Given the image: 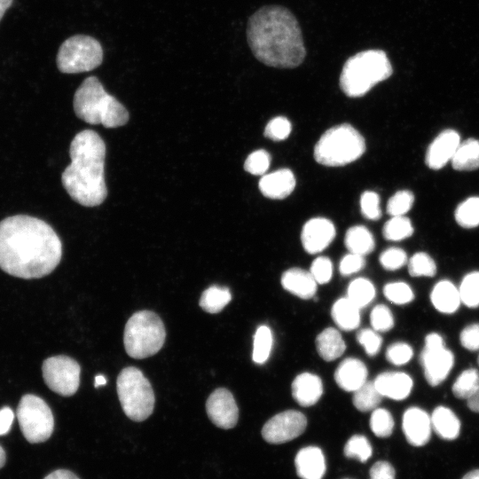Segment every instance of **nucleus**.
Listing matches in <instances>:
<instances>
[{
    "mask_svg": "<svg viewBox=\"0 0 479 479\" xmlns=\"http://www.w3.org/2000/svg\"><path fill=\"white\" fill-rule=\"evenodd\" d=\"M62 255L60 239L42 219L16 215L0 222V269L21 279L50 274Z\"/></svg>",
    "mask_w": 479,
    "mask_h": 479,
    "instance_id": "f257e3e1",
    "label": "nucleus"
},
{
    "mask_svg": "<svg viewBox=\"0 0 479 479\" xmlns=\"http://www.w3.org/2000/svg\"><path fill=\"white\" fill-rule=\"evenodd\" d=\"M247 39L255 58L268 67L294 68L307 54L299 22L284 6H263L252 14Z\"/></svg>",
    "mask_w": 479,
    "mask_h": 479,
    "instance_id": "f03ea898",
    "label": "nucleus"
},
{
    "mask_svg": "<svg viewBox=\"0 0 479 479\" xmlns=\"http://www.w3.org/2000/svg\"><path fill=\"white\" fill-rule=\"evenodd\" d=\"M69 155L71 162L61 175L65 190L73 200L84 207L100 205L107 195L104 140L94 130H84L73 138Z\"/></svg>",
    "mask_w": 479,
    "mask_h": 479,
    "instance_id": "7ed1b4c3",
    "label": "nucleus"
},
{
    "mask_svg": "<svg viewBox=\"0 0 479 479\" xmlns=\"http://www.w3.org/2000/svg\"><path fill=\"white\" fill-rule=\"evenodd\" d=\"M74 110L78 118L89 124L117 128L129 121V112L108 94L95 76L87 77L74 96Z\"/></svg>",
    "mask_w": 479,
    "mask_h": 479,
    "instance_id": "20e7f679",
    "label": "nucleus"
},
{
    "mask_svg": "<svg viewBox=\"0 0 479 479\" xmlns=\"http://www.w3.org/2000/svg\"><path fill=\"white\" fill-rule=\"evenodd\" d=\"M392 73L391 63L384 51H362L345 61L340 75V88L346 96L359 98Z\"/></svg>",
    "mask_w": 479,
    "mask_h": 479,
    "instance_id": "39448f33",
    "label": "nucleus"
},
{
    "mask_svg": "<svg viewBox=\"0 0 479 479\" xmlns=\"http://www.w3.org/2000/svg\"><path fill=\"white\" fill-rule=\"evenodd\" d=\"M365 151L362 135L350 124L343 123L321 136L314 148V158L321 165L340 167L357 161Z\"/></svg>",
    "mask_w": 479,
    "mask_h": 479,
    "instance_id": "423d86ee",
    "label": "nucleus"
},
{
    "mask_svg": "<svg viewBox=\"0 0 479 479\" xmlns=\"http://www.w3.org/2000/svg\"><path fill=\"white\" fill-rule=\"evenodd\" d=\"M165 338L166 330L160 317L150 310H139L125 325L123 344L130 357L143 359L156 354Z\"/></svg>",
    "mask_w": 479,
    "mask_h": 479,
    "instance_id": "0eeeda50",
    "label": "nucleus"
},
{
    "mask_svg": "<svg viewBox=\"0 0 479 479\" xmlns=\"http://www.w3.org/2000/svg\"><path fill=\"white\" fill-rule=\"evenodd\" d=\"M116 387L122 408L129 419L139 422L152 414L154 393L149 381L138 368H123L117 377Z\"/></svg>",
    "mask_w": 479,
    "mask_h": 479,
    "instance_id": "6e6552de",
    "label": "nucleus"
},
{
    "mask_svg": "<svg viewBox=\"0 0 479 479\" xmlns=\"http://www.w3.org/2000/svg\"><path fill=\"white\" fill-rule=\"evenodd\" d=\"M103 60V50L98 40L84 35L67 38L57 54V66L61 73L77 74L98 67Z\"/></svg>",
    "mask_w": 479,
    "mask_h": 479,
    "instance_id": "1a4fd4ad",
    "label": "nucleus"
},
{
    "mask_svg": "<svg viewBox=\"0 0 479 479\" xmlns=\"http://www.w3.org/2000/svg\"><path fill=\"white\" fill-rule=\"evenodd\" d=\"M24 437L32 444L50 438L54 428L51 408L41 397L27 394L21 397L16 412Z\"/></svg>",
    "mask_w": 479,
    "mask_h": 479,
    "instance_id": "9d476101",
    "label": "nucleus"
},
{
    "mask_svg": "<svg viewBox=\"0 0 479 479\" xmlns=\"http://www.w3.org/2000/svg\"><path fill=\"white\" fill-rule=\"evenodd\" d=\"M45 384L53 392L70 397L76 393L80 385L81 367L67 356L51 357L42 366Z\"/></svg>",
    "mask_w": 479,
    "mask_h": 479,
    "instance_id": "9b49d317",
    "label": "nucleus"
},
{
    "mask_svg": "<svg viewBox=\"0 0 479 479\" xmlns=\"http://www.w3.org/2000/svg\"><path fill=\"white\" fill-rule=\"evenodd\" d=\"M425 378L431 386L443 382L454 364V356L445 348L443 337L436 334H428L420 357Z\"/></svg>",
    "mask_w": 479,
    "mask_h": 479,
    "instance_id": "f8f14e48",
    "label": "nucleus"
},
{
    "mask_svg": "<svg viewBox=\"0 0 479 479\" xmlns=\"http://www.w3.org/2000/svg\"><path fill=\"white\" fill-rule=\"evenodd\" d=\"M307 427L303 413L288 410L271 418L262 428L263 438L270 444H279L301 436Z\"/></svg>",
    "mask_w": 479,
    "mask_h": 479,
    "instance_id": "ddd939ff",
    "label": "nucleus"
},
{
    "mask_svg": "<svg viewBox=\"0 0 479 479\" xmlns=\"http://www.w3.org/2000/svg\"><path fill=\"white\" fill-rule=\"evenodd\" d=\"M206 411L214 425L224 429L236 426L239 409L232 394L226 389L214 390L206 402Z\"/></svg>",
    "mask_w": 479,
    "mask_h": 479,
    "instance_id": "4468645a",
    "label": "nucleus"
},
{
    "mask_svg": "<svg viewBox=\"0 0 479 479\" xmlns=\"http://www.w3.org/2000/svg\"><path fill=\"white\" fill-rule=\"evenodd\" d=\"M335 237L334 224L323 217L309 220L302 231V243L306 252L318 254L326 249Z\"/></svg>",
    "mask_w": 479,
    "mask_h": 479,
    "instance_id": "2eb2a0df",
    "label": "nucleus"
},
{
    "mask_svg": "<svg viewBox=\"0 0 479 479\" xmlns=\"http://www.w3.org/2000/svg\"><path fill=\"white\" fill-rule=\"evenodd\" d=\"M460 144L459 133L453 130H445L429 145L425 157L427 166L432 169H439L452 161Z\"/></svg>",
    "mask_w": 479,
    "mask_h": 479,
    "instance_id": "dca6fc26",
    "label": "nucleus"
},
{
    "mask_svg": "<svg viewBox=\"0 0 479 479\" xmlns=\"http://www.w3.org/2000/svg\"><path fill=\"white\" fill-rule=\"evenodd\" d=\"M431 429V419L424 410L412 406L404 412L403 431L411 445H425L430 439Z\"/></svg>",
    "mask_w": 479,
    "mask_h": 479,
    "instance_id": "f3484780",
    "label": "nucleus"
},
{
    "mask_svg": "<svg viewBox=\"0 0 479 479\" xmlns=\"http://www.w3.org/2000/svg\"><path fill=\"white\" fill-rule=\"evenodd\" d=\"M373 382L382 397L394 400L406 398L413 385L412 378L402 372H384L380 373Z\"/></svg>",
    "mask_w": 479,
    "mask_h": 479,
    "instance_id": "a211bd4d",
    "label": "nucleus"
},
{
    "mask_svg": "<svg viewBox=\"0 0 479 479\" xmlns=\"http://www.w3.org/2000/svg\"><path fill=\"white\" fill-rule=\"evenodd\" d=\"M294 465L301 479H322L326 472L323 452L317 446L301 449L295 456Z\"/></svg>",
    "mask_w": 479,
    "mask_h": 479,
    "instance_id": "6ab92c4d",
    "label": "nucleus"
},
{
    "mask_svg": "<svg viewBox=\"0 0 479 479\" xmlns=\"http://www.w3.org/2000/svg\"><path fill=\"white\" fill-rule=\"evenodd\" d=\"M295 187L294 173L287 169H278L263 175L259 181V189L267 198L280 200L287 197Z\"/></svg>",
    "mask_w": 479,
    "mask_h": 479,
    "instance_id": "aec40b11",
    "label": "nucleus"
},
{
    "mask_svg": "<svg viewBox=\"0 0 479 479\" xmlns=\"http://www.w3.org/2000/svg\"><path fill=\"white\" fill-rule=\"evenodd\" d=\"M367 373V368L361 360L348 357L336 368L334 381L342 389L354 392L366 381Z\"/></svg>",
    "mask_w": 479,
    "mask_h": 479,
    "instance_id": "412c9836",
    "label": "nucleus"
},
{
    "mask_svg": "<svg viewBox=\"0 0 479 479\" xmlns=\"http://www.w3.org/2000/svg\"><path fill=\"white\" fill-rule=\"evenodd\" d=\"M322 394V381L314 373H300L292 382V396L302 406L307 407L315 404Z\"/></svg>",
    "mask_w": 479,
    "mask_h": 479,
    "instance_id": "4be33fe9",
    "label": "nucleus"
},
{
    "mask_svg": "<svg viewBox=\"0 0 479 479\" xmlns=\"http://www.w3.org/2000/svg\"><path fill=\"white\" fill-rule=\"evenodd\" d=\"M281 285L284 289L299 298L310 299L316 294L318 283L310 271L291 268L282 274Z\"/></svg>",
    "mask_w": 479,
    "mask_h": 479,
    "instance_id": "5701e85b",
    "label": "nucleus"
},
{
    "mask_svg": "<svg viewBox=\"0 0 479 479\" xmlns=\"http://www.w3.org/2000/svg\"><path fill=\"white\" fill-rule=\"evenodd\" d=\"M434 307L442 313H454L461 302L459 289L449 280L437 282L430 294Z\"/></svg>",
    "mask_w": 479,
    "mask_h": 479,
    "instance_id": "b1692460",
    "label": "nucleus"
},
{
    "mask_svg": "<svg viewBox=\"0 0 479 479\" xmlns=\"http://www.w3.org/2000/svg\"><path fill=\"white\" fill-rule=\"evenodd\" d=\"M434 431L443 439L454 440L459 435L460 421L455 413L445 406H437L430 417Z\"/></svg>",
    "mask_w": 479,
    "mask_h": 479,
    "instance_id": "393cba45",
    "label": "nucleus"
},
{
    "mask_svg": "<svg viewBox=\"0 0 479 479\" xmlns=\"http://www.w3.org/2000/svg\"><path fill=\"white\" fill-rule=\"evenodd\" d=\"M318 355L326 361L340 357L346 349V344L340 332L334 327L324 329L316 339Z\"/></svg>",
    "mask_w": 479,
    "mask_h": 479,
    "instance_id": "a878e982",
    "label": "nucleus"
},
{
    "mask_svg": "<svg viewBox=\"0 0 479 479\" xmlns=\"http://www.w3.org/2000/svg\"><path fill=\"white\" fill-rule=\"evenodd\" d=\"M331 315L334 323L344 331L354 330L360 324V309L347 297L340 298L333 304Z\"/></svg>",
    "mask_w": 479,
    "mask_h": 479,
    "instance_id": "bb28decb",
    "label": "nucleus"
},
{
    "mask_svg": "<svg viewBox=\"0 0 479 479\" xmlns=\"http://www.w3.org/2000/svg\"><path fill=\"white\" fill-rule=\"evenodd\" d=\"M456 170H474L479 168V140L468 138L460 142L452 159Z\"/></svg>",
    "mask_w": 479,
    "mask_h": 479,
    "instance_id": "cd10ccee",
    "label": "nucleus"
},
{
    "mask_svg": "<svg viewBox=\"0 0 479 479\" xmlns=\"http://www.w3.org/2000/svg\"><path fill=\"white\" fill-rule=\"evenodd\" d=\"M345 246L350 253L365 255L374 249V239L370 231L363 225L350 227L345 235Z\"/></svg>",
    "mask_w": 479,
    "mask_h": 479,
    "instance_id": "c85d7f7f",
    "label": "nucleus"
},
{
    "mask_svg": "<svg viewBox=\"0 0 479 479\" xmlns=\"http://www.w3.org/2000/svg\"><path fill=\"white\" fill-rule=\"evenodd\" d=\"M232 300V294L228 287L211 286L201 294L200 307L208 313L220 312Z\"/></svg>",
    "mask_w": 479,
    "mask_h": 479,
    "instance_id": "c756f323",
    "label": "nucleus"
},
{
    "mask_svg": "<svg viewBox=\"0 0 479 479\" xmlns=\"http://www.w3.org/2000/svg\"><path fill=\"white\" fill-rule=\"evenodd\" d=\"M381 398L382 396L376 389L374 382L366 381L354 391L352 402L358 411L365 412L376 409Z\"/></svg>",
    "mask_w": 479,
    "mask_h": 479,
    "instance_id": "7c9ffc66",
    "label": "nucleus"
},
{
    "mask_svg": "<svg viewBox=\"0 0 479 479\" xmlns=\"http://www.w3.org/2000/svg\"><path fill=\"white\" fill-rule=\"evenodd\" d=\"M273 343L272 333L269 326L263 325L257 327L254 334L252 359L257 365L264 364L271 352Z\"/></svg>",
    "mask_w": 479,
    "mask_h": 479,
    "instance_id": "2f4dec72",
    "label": "nucleus"
},
{
    "mask_svg": "<svg viewBox=\"0 0 479 479\" xmlns=\"http://www.w3.org/2000/svg\"><path fill=\"white\" fill-rule=\"evenodd\" d=\"M375 297V287L373 284L364 278L352 280L347 290L349 298L359 309L367 306Z\"/></svg>",
    "mask_w": 479,
    "mask_h": 479,
    "instance_id": "473e14b6",
    "label": "nucleus"
},
{
    "mask_svg": "<svg viewBox=\"0 0 479 479\" xmlns=\"http://www.w3.org/2000/svg\"><path fill=\"white\" fill-rule=\"evenodd\" d=\"M479 389V372L475 368L464 370L452 385L453 395L460 399L470 398Z\"/></svg>",
    "mask_w": 479,
    "mask_h": 479,
    "instance_id": "72a5a7b5",
    "label": "nucleus"
},
{
    "mask_svg": "<svg viewBox=\"0 0 479 479\" xmlns=\"http://www.w3.org/2000/svg\"><path fill=\"white\" fill-rule=\"evenodd\" d=\"M382 232L386 240L398 241L412 236L413 227L409 218L404 216H397L385 223Z\"/></svg>",
    "mask_w": 479,
    "mask_h": 479,
    "instance_id": "f704fd0d",
    "label": "nucleus"
},
{
    "mask_svg": "<svg viewBox=\"0 0 479 479\" xmlns=\"http://www.w3.org/2000/svg\"><path fill=\"white\" fill-rule=\"evenodd\" d=\"M455 220L462 227L479 225V197H470L461 202L455 210Z\"/></svg>",
    "mask_w": 479,
    "mask_h": 479,
    "instance_id": "c9c22d12",
    "label": "nucleus"
},
{
    "mask_svg": "<svg viewBox=\"0 0 479 479\" xmlns=\"http://www.w3.org/2000/svg\"><path fill=\"white\" fill-rule=\"evenodd\" d=\"M461 302L469 308L479 306V271L467 274L459 288Z\"/></svg>",
    "mask_w": 479,
    "mask_h": 479,
    "instance_id": "e433bc0d",
    "label": "nucleus"
},
{
    "mask_svg": "<svg viewBox=\"0 0 479 479\" xmlns=\"http://www.w3.org/2000/svg\"><path fill=\"white\" fill-rule=\"evenodd\" d=\"M370 428L378 437L389 436L394 428V420L391 413L383 408L374 409L371 414Z\"/></svg>",
    "mask_w": 479,
    "mask_h": 479,
    "instance_id": "4c0bfd02",
    "label": "nucleus"
},
{
    "mask_svg": "<svg viewBox=\"0 0 479 479\" xmlns=\"http://www.w3.org/2000/svg\"><path fill=\"white\" fill-rule=\"evenodd\" d=\"M408 271L412 277H433L436 272V265L430 255L419 252L409 259Z\"/></svg>",
    "mask_w": 479,
    "mask_h": 479,
    "instance_id": "58836bf2",
    "label": "nucleus"
},
{
    "mask_svg": "<svg viewBox=\"0 0 479 479\" xmlns=\"http://www.w3.org/2000/svg\"><path fill=\"white\" fill-rule=\"evenodd\" d=\"M343 452L347 458L365 462L371 457L373 450L365 436L354 435L346 443Z\"/></svg>",
    "mask_w": 479,
    "mask_h": 479,
    "instance_id": "ea45409f",
    "label": "nucleus"
},
{
    "mask_svg": "<svg viewBox=\"0 0 479 479\" xmlns=\"http://www.w3.org/2000/svg\"><path fill=\"white\" fill-rule=\"evenodd\" d=\"M383 294L386 298L395 304H406L414 298V294L404 282H391L383 287Z\"/></svg>",
    "mask_w": 479,
    "mask_h": 479,
    "instance_id": "a19ab883",
    "label": "nucleus"
},
{
    "mask_svg": "<svg viewBox=\"0 0 479 479\" xmlns=\"http://www.w3.org/2000/svg\"><path fill=\"white\" fill-rule=\"evenodd\" d=\"M414 196L410 191L397 192L388 201L387 211L391 216H404L412 207Z\"/></svg>",
    "mask_w": 479,
    "mask_h": 479,
    "instance_id": "79ce46f5",
    "label": "nucleus"
},
{
    "mask_svg": "<svg viewBox=\"0 0 479 479\" xmlns=\"http://www.w3.org/2000/svg\"><path fill=\"white\" fill-rule=\"evenodd\" d=\"M370 322L373 329L380 333L388 332L394 326L393 315L384 304H378L372 310Z\"/></svg>",
    "mask_w": 479,
    "mask_h": 479,
    "instance_id": "37998d69",
    "label": "nucleus"
},
{
    "mask_svg": "<svg viewBox=\"0 0 479 479\" xmlns=\"http://www.w3.org/2000/svg\"><path fill=\"white\" fill-rule=\"evenodd\" d=\"M270 164V154L264 150H256L247 156L244 163V169L252 175L260 176L264 175Z\"/></svg>",
    "mask_w": 479,
    "mask_h": 479,
    "instance_id": "c03bdc74",
    "label": "nucleus"
},
{
    "mask_svg": "<svg viewBox=\"0 0 479 479\" xmlns=\"http://www.w3.org/2000/svg\"><path fill=\"white\" fill-rule=\"evenodd\" d=\"M292 130L288 119L283 116H278L271 119L264 129V136L274 141L286 139Z\"/></svg>",
    "mask_w": 479,
    "mask_h": 479,
    "instance_id": "a18cd8bd",
    "label": "nucleus"
},
{
    "mask_svg": "<svg viewBox=\"0 0 479 479\" xmlns=\"http://www.w3.org/2000/svg\"><path fill=\"white\" fill-rule=\"evenodd\" d=\"M412 347L405 342H395L389 346L386 351V358L395 365H403L412 357Z\"/></svg>",
    "mask_w": 479,
    "mask_h": 479,
    "instance_id": "49530a36",
    "label": "nucleus"
},
{
    "mask_svg": "<svg viewBox=\"0 0 479 479\" xmlns=\"http://www.w3.org/2000/svg\"><path fill=\"white\" fill-rule=\"evenodd\" d=\"M381 266L389 271H396L407 263L406 253L398 247H389L380 255Z\"/></svg>",
    "mask_w": 479,
    "mask_h": 479,
    "instance_id": "de8ad7c7",
    "label": "nucleus"
},
{
    "mask_svg": "<svg viewBox=\"0 0 479 479\" xmlns=\"http://www.w3.org/2000/svg\"><path fill=\"white\" fill-rule=\"evenodd\" d=\"M360 208L365 217L377 220L381 216L379 195L371 191L365 192L360 198Z\"/></svg>",
    "mask_w": 479,
    "mask_h": 479,
    "instance_id": "09e8293b",
    "label": "nucleus"
},
{
    "mask_svg": "<svg viewBox=\"0 0 479 479\" xmlns=\"http://www.w3.org/2000/svg\"><path fill=\"white\" fill-rule=\"evenodd\" d=\"M310 272L318 284H326L333 276V263L328 257L318 256L312 262Z\"/></svg>",
    "mask_w": 479,
    "mask_h": 479,
    "instance_id": "8fccbe9b",
    "label": "nucleus"
},
{
    "mask_svg": "<svg viewBox=\"0 0 479 479\" xmlns=\"http://www.w3.org/2000/svg\"><path fill=\"white\" fill-rule=\"evenodd\" d=\"M357 342L363 346L368 356H375L382 343V338L373 329L365 328L357 334Z\"/></svg>",
    "mask_w": 479,
    "mask_h": 479,
    "instance_id": "3c124183",
    "label": "nucleus"
},
{
    "mask_svg": "<svg viewBox=\"0 0 479 479\" xmlns=\"http://www.w3.org/2000/svg\"><path fill=\"white\" fill-rule=\"evenodd\" d=\"M365 264L363 255L349 253L340 262L339 271L342 276H349L361 271Z\"/></svg>",
    "mask_w": 479,
    "mask_h": 479,
    "instance_id": "603ef678",
    "label": "nucleus"
},
{
    "mask_svg": "<svg viewBox=\"0 0 479 479\" xmlns=\"http://www.w3.org/2000/svg\"><path fill=\"white\" fill-rule=\"evenodd\" d=\"M461 345L471 351L479 350V324H471L463 328L459 334Z\"/></svg>",
    "mask_w": 479,
    "mask_h": 479,
    "instance_id": "864d4df0",
    "label": "nucleus"
},
{
    "mask_svg": "<svg viewBox=\"0 0 479 479\" xmlns=\"http://www.w3.org/2000/svg\"><path fill=\"white\" fill-rule=\"evenodd\" d=\"M370 479H395V469L387 461L375 462L369 472Z\"/></svg>",
    "mask_w": 479,
    "mask_h": 479,
    "instance_id": "5fc2aeb1",
    "label": "nucleus"
},
{
    "mask_svg": "<svg viewBox=\"0 0 479 479\" xmlns=\"http://www.w3.org/2000/svg\"><path fill=\"white\" fill-rule=\"evenodd\" d=\"M13 419L14 413L10 407L5 406L0 409V436L6 435L9 432Z\"/></svg>",
    "mask_w": 479,
    "mask_h": 479,
    "instance_id": "6e6d98bb",
    "label": "nucleus"
},
{
    "mask_svg": "<svg viewBox=\"0 0 479 479\" xmlns=\"http://www.w3.org/2000/svg\"><path fill=\"white\" fill-rule=\"evenodd\" d=\"M43 479H80V478L69 470L58 469L47 475Z\"/></svg>",
    "mask_w": 479,
    "mask_h": 479,
    "instance_id": "4d7b16f0",
    "label": "nucleus"
},
{
    "mask_svg": "<svg viewBox=\"0 0 479 479\" xmlns=\"http://www.w3.org/2000/svg\"><path fill=\"white\" fill-rule=\"evenodd\" d=\"M467 406L468 408L475 412H479V389L478 390L470 397L467 400Z\"/></svg>",
    "mask_w": 479,
    "mask_h": 479,
    "instance_id": "13d9d810",
    "label": "nucleus"
},
{
    "mask_svg": "<svg viewBox=\"0 0 479 479\" xmlns=\"http://www.w3.org/2000/svg\"><path fill=\"white\" fill-rule=\"evenodd\" d=\"M13 0H0V20L6 10L12 5Z\"/></svg>",
    "mask_w": 479,
    "mask_h": 479,
    "instance_id": "bf43d9fd",
    "label": "nucleus"
},
{
    "mask_svg": "<svg viewBox=\"0 0 479 479\" xmlns=\"http://www.w3.org/2000/svg\"><path fill=\"white\" fill-rule=\"evenodd\" d=\"M106 384V379L102 374H98L95 376L94 387L98 388L100 386H105Z\"/></svg>",
    "mask_w": 479,
    "mask_h": 479,
    "instance_id": "052dcab7",
    "label": "nucleus"
},
{
    "mask_svg": "<svg viewBox=\"0 0 479 479\" xmlns=\"http://www.w3.org/2000/svg\"><path fill=\"white\" fill-rule=\"evenodd\" d=\"M462 479H479V469H475L466 474Z\"/></svg>",
    "mask_w": 479,
    "mask_h": 479,
    "instance_id": "680f3d73",
    "label": "nucleus"
},
{
    "mask_svg": "<svg viewBox=\"0 0 479 479\" xmlns=\"http://www.w3.org/2000/svg\"><path fill=\"white\" fill-rule=\"evenodd\" d=\"M4 463H5V452L3 447L0 445V468L4 465Z\"/></svg>",
    "mask_w": 479,
    "mask_h": 479,
    "instance_id": "e2e57ef3",
    "label": "nucleus"
},
{
    "mask_svg": "<svg viewBox=\"0 0 479 479\" xmlns=\"http://www.w3.org/2000/svg\"><path fill=\"white\" fill-rule=\"evenodd\" d=\"M477 362H478V365H479V356H478V358H477Z\"/></svg>",
    "mask_w": 479,
    "mask_h": 479,
    "instance_id": "0e129e2a",
    "label": "nucleus"
}]
</instances>
